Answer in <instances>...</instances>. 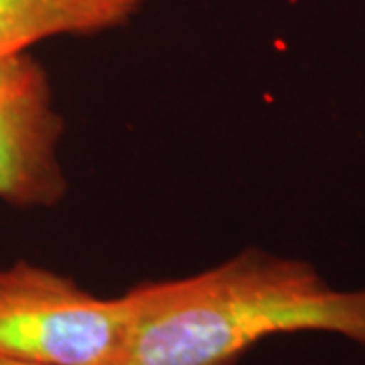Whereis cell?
I'll return each mask as SVG.
<instances>
[{
    "instance_id": "4",
    "label": "cell",
    "mask_w": 365,
    "mask_h": 365,
    "mask_svg": "<svg viewBox=\"0 0 365 365\" xmlns=\"http://www.w3.org/2000/svg\"><path fill=\"white\" fill-rule=\"evenodd\" d=\"M146 0H0V57L41 41L93 35L128 23Z\"/></svg>"
},
{
    "instance_id": "2",
    "label": "cell",
    "mask_w": 365,
    "mask_h": 365,
    "mask_svg": "<svg viewBox=\"0 0 365 365\" xmlns=\"http://www.w3.org/2000/svg\"><path fill=\"white\" fill-rule=\"evenodd\" d=\"M124 335V297H96L63 274L29 262L0 268V357L116 365Z\"/></svg>"
},
{
    "instance_id": "1",
    "label": "cell",
    "mask_w": 365,
    "mask_h": 365,
    "mask_svg": "<svg viewBox=\"0 0 365 365\" xmlns=\"http://www.w3.org/2000/svg\"><path fill=\"white\" fill-rule=\"evenodd\" d=\"M122 297L126 335L116 365H235L262 339L300 331L365 345V288L337 290L311 264L258 248Z\"/></svg>"
},
{
    "instance_id": "5",
    "label": "cell",
    "mask_w": 365,
    "mask_h": 365,
    "mask_svg": "<svg viewBox=\"0 0 365 365\" xmlns=\"http://www.w3.org/2000/svg\"><path fill=\"white\" fill-rule=\"evenodd\" d=\"M0 365H39V364H29V361H19V359H11V357H0Z\"/></svg>"
},
{
    "instance_id": "3",
    "label": "cell",
    "mask_w": 365,
    "mask_h": 365,
    "mask_svg": "<svg viewBox=\"0 0 365 365\" xmlns=\"http://www.w3.org/2000/svg\"><path fill=\"white\" fill-rule=\"evenodd\" d=\"M63 118L49 76L29 51L0 57V199L53 207L67 193L59 144Z\"/></svg>"
}]
</instances>
